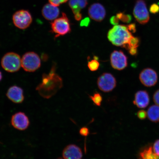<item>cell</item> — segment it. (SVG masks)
<instances>
[{
    "label": "cell",
    "instance_id": "8fae6325",
    "mask_svg": "<svg viewBox=\"0 0 159 159\" xmlns=\"http://www.w3.org/2000/svg\"><path fill=\"white\" fill-rule=\"evenodd\" d=\"M11 124L13 128L17 130L23 131L28 128L30 122L28 117L25 113L19 112L12 116Z\"/></svg>",
    "mask_w": 159,
    "mask_h": 159
},
{
    "label": "cell",
    "instance_id": "d6a6232c",
    "mask_svg": "<svg viewBox=\"0 0 159 159\" xmlns=\"http://www.w3.org/2000/svg\"><path fill=\"white\" fill-rule=\"evenodd\" d=\"M2 73L0 71V81L2 80Z\"/></svg>",
    "mask_w": 159,
    "mask_h": 159
},
{
    "label": "cell",
    "instance_id": "cb8c5ba5",
    "mask_svg": "<svg viewBox=\"0 0 159 159\" xmlns=\"http://www.w3.org/2000/svg\"><path fill=\"white\" fill-rule=\"evenodd\" d=\"M137 115L138 118L140 119V120H144V119H146L147 117H148L147 112L143 109H142V110L138 111Z\"/></svg>",
    "mask_w": 159,
    "mask_h": 159
},
{
    "label": "cell",
    "instance_id": "4fadbf2b",
    "mask_svg": "<svg viewBox=\"0 0 159 159\" xmlns=\"http://www.w3.org/2000/svg\"><path fill=\"white\" fill-rule=\"evenodd\" d=\"M62 156L64 159H81L83 153L78 146L75 144H70L63 150Z\"/></svg>",
    "mask_w": 159,
    "mask_h": 159
},
{
    "label": "cell",
    "instance_id": "f546056e",
    "mask_svg": "<svg viewBox=\"0 0 159 159\" xmlns=\"http://www.w3.org/2000/svg\"><path fill=\"white\" fill-rule=\"evenodd\" d=\"M90 20L89 18L87 17L86 18L82 20V21L80 23L81 27H88L89 24H90Z\"/></svg>",
    "mask_w": 159,
    "mask_h": 159
},
{
    "label": "cell",
    "instance_id": "9a60e30c",
    "mask_svg": "<svg viewBox=\"0 0 159 159\" xmlns=\"http://www.w3.org/2000/svg\"><path fill=\"white\" fill-rule=\"evenodd\" d=\"M87 0H70L69 5L77 21H80L82 18L81 13V10L84 9L87 5Z\"/></svg>",
    "mask_w": 159,
    "mask_h": 159
},
{
    "label": "cell",
    "instance_id": "1f68e13d",
    "mask_svg": "<svg viewBox=\"0 0 159 159\" xmlns=\"http://www.w3.org/2000/svg\"><path fill=\"white\" fill-rule=\"evenodd\" d=\"M128 27L130 32L132 31L133 33H134L136 31V25L134 24L128 25Z\"/></svg>",
    "mask_w": 159,
    "mask_h": 159
},
{
    "label": "cell",
    "instance_id": "9c48e42d",
    "mask_svg": "<svg viewBox=\"0 0 159 159\" xmlns=\"http://www.w3.org/2000/svg\"><path fill=\"white\" fill-rule=\"evenodd\" d=\"M111 66L113 68L121 70L128 66V57L121 51H114L110 56Z\"/></svg>",
    "mask_w": 159,
    "mask_h": 159
},
{
    "label": "cell",
    "instance_id": "484cf974",
    "mask_svg": "<svg viewBox=\"0 0 159 159\" xmlns=\"http://www.w3.org/2000/svg\"><path fill=\"white\" fill-rule=\"evenodd\" d=\"M152 147L154 152L159 156V139L155 141Z\"/></svg>",
    "mask_w": 159,
    "mask_h": 159
},
{
    "label": "cell",
    "instance_id": "4dcf8cb0",
    "mask_svg": "<svg viewBox=\"0 0 159 159\" xmlns=\"http://www.w3.org/2000/svg\"><path fill=\"white\" fill-rule=\"evenodd\" d=\"M159 11V7L158 5L154 4L150 8V11L152 13L157 12Z\"/></svg>",
    "mask_w": 159,
    "mask_h": 159
},
{
    "label": "cell",
    "instance_id": "ffe728a7",
    "mask_svg": "<svg viewBox=\"0 0 159 159\" xmlns=\"http://www.w3.org/2000/svg\"><path fill=\"white\" fill-rule=\"evenodd\" d=\"M140 40L138 37L133 36L131 39L126 49L131 55H135L137 53V48L140 44Z\"/></svg>",
    "mask_w": 159,
    "mask_h": 159
},
{
    "label": "cell",
    "instance_id": "6da1fadb",
    "mask_svg": "<svg viewBox=\"0 0 159 159\" xmlns=\"http://www.w3.org/2000/svg\"><path fill=\"white\" fill-rule=\"evenodd\" d=\"M53 65L48 74H43L42 82L36 87V90L43 98L49 99L55 95L63 86L62 79L55 73Z\"/></svg>",
    "mask_w": 159,
    "mask_h": 159
},
{
    "label": "cell",
    "instance_id": "ac0fdd59",
    "mask_svg": "<svg viewBox=\"0 0 159 159\" xmlns=\"http://www.w3.org/2000/svg\"><path fill=\"white\" fill-rule=\"evenodd\" d=\"M148 117L152 122H159V106L157 105H152L147 111Z\"/></svg>",
    "mask_w": 159,
    "mask_h": 159
},
{
    "label": "cell",
    "instance_id": "52a82bcc",
    "mask_svg": "<svg viewBox=\"0 0 159 159\" xmlns=\"http://www.w3.org/2000/svg\"><path fill=\"white\" fill-rule=\"evenodd\" d=\"M134 15L136 20L141 24L144 25L148 22L150 16L144 0L137 1L134 10Z\"/></svg>",
    "mask_w": 159,
    "mask_h": 159
},
{
    "label": "cell",
    "instance_id": "ba28073f",
    "mask_svg": "<svg viewBox=\"0 0 159 159\" xmlns=\"http://www.w3.org/2000/svg\"><path fill=\"white\" fill-rule=\"evenodd\" d=\"M98 88L105 93L110 92L116 85V81L112 75L110 73H103L99 77L97 80Z\"/></svg>",
    "mask_w": 159,
    "mask_h": 159
},
{
    "label": "cell",
    "instance_id": "2e32d148",
    "mask_svg": "<svg viewBox=\"0 0 159 159\" xmlns=\"http://www.w3.org/2000/svg\"><path fill=\"white\" fill-rule=\"evenodd\" d=\"M150 102L148 93L146 91L140 90L135 94L133 103L138 108L144 109L148 106Z\"/></svg>",
    "mask_w": 159,
    "mask_h": 159
},
{
    "label": "cell",
    "instance_id": "4316f807",
    "mask_svg": "<svg viewBox=\"0 0 159 159\" xmlns=\"http://www.w3.org/2000/svg\"><path fill=\"white\" fill-rule=\"evenodd\" d=\"M80 134L81 135V136L86 137L89 134V129L87 128V127H83L81 128L80 130Z\"/></svg>",
    "mask_w": 159,
    "mask_h": 159
},
{
    "label": "cell",
    "instance_id": "7402d4cb",
    "mask_svg": "<svg viewBox=\"0 0 159 159\" xmlns=\"http://www.w3.org/2000/svg\"><path fill=\"white\" fill-rule=\"evenodd\" d=\"M116 16L119 20L125 23H130L132 19V17L130 15L125 14L124 13H119L116 15Z\"/></svg>",
    "mask_w": 159,
    "mask_h": 159
},
{
    "label": "cell",
    "instance_id": "836d02e7",
    "mask_svg": "<svg viewBox=\"0 0 159 159\" xmlns=\"http://www.w3.org/2000/svg\"><path fill=\"white\" fill-rule=\"evenodd\" d=\"M57 159H63V158H57Z\"/></svg>",
    "mask_w": 159,
    "mask_h": 159
},
{
    "label": "cell",
    "instance_id": "5b68a950",
    "mask_svg": "<svg viewBox=\"0 0 159 159\" xmlns=\"http://www.w3.org/2000/svg\"><path fill=\"white\" fill-rule=\"evenodd\" d=\"M21 60V67L27 72H34L41 66V60L39 56L33 52H29L25 53Z\"/></svg>",
    "mask_w": 159,
    "mask_h": 159
},
{
    "label": "cell",
    "instance_id": "277c9868",
    "mask_svg": "<svg viewBox=\"0 0 159 159\" xmlns=\"http://www.w3.org/2000/svg\"><path fill=\"white\" fill-rule=\"evenodd\" d=\"M62 16L57 18L51 23V30L57 38L67 34L71 31L70 23L67 16L64 13Z\"/></svg>",
    "mask_w": 159,
    "mask_h": 159
},
{
    "label": "cell",
    "instance_id": "7a4b0ae2",
    "mask_svg": "<svg viewBox=\"0 0 159 159\" xmlns=\"http://www.w3.org/2000/svg\"><path fill=\"white\" fill-rule=\"evenodd\" d=\"M133 36L128 26L124 25H115L107 34L109 40L112 44L125 48Z\"/></svg>",
    "mask_w": 159,
    "mask_h": 159
},
{
    "label": "cell",
    "instance_id": "30bf717a",
    "mask_svg": "<svg viewBox=\"0 0 159 159\" xmlns=\"http://www.w3.org/2000/svg\"><path fill=\"white\" fill-rule=\"evenodd\" d=\"M158 75L156 71L151 68L144 69L139 75V79L144 86L152 87L154 86L158 80Z\"/></svg>",
    "mask_w": 159,
    "mask_h": 159
},
{
    "label": "cell",
    "instance_id": "f1b7e54d",
    "mask_svg": "<svg viewBox=\"0 0 159 159\" xmlns=\"http://www.w3.org/2000/svg\"><path fill=\"white\" fill-rule=\"evenodd\" d=\"M119 21L120 20L116 16H113L110 19V23L111 24L114 25H118Z\"/></svg>",
    "mask_w": 159,
    "mask_h": 159
},
{
    "label": "cell",
    "instance_id": "3957f363",
    "mask_svg": "<svg viewBox=\"0 0 159 159\" xmlns=\"http://www.w3.org/2000/svg\"><path fill=\"white\" fill-rule=\"evenodd\" d=\"M21 59L19 55L16 53H7L4 55L2 59V66L8 72H16L21 66Z\"/></svg>",
    "mask_w": 159,
    "mask_h": 159
},
{
    "label": "cell",
    "instance_id": "d4e9b609",
    "mask_svg": "<svg viewBox=\"0 0 159 159\" xmlns=\"http://www.w3.org/2000/svg\"><path fill=\"white\" fill-rule=\"evenodd\" d=\"M68 0H49L50 3L53 5L58 7L61 4L66 2Z\"/></svg>",
    "mask_w": 159,
    "mask_h": 159
},
{
    "label": "cell",
    "instance_id": "44dd1931",
    "mask_svg": "<svg viewBox=\"0 0 159 159\" xmlns=\"http://www.w3.org/2000/svg\"><path fill=\"white\" fill-rule=\"evenodd\" d=\"M89 98L96 106H101L102 101V97L100 93L98 92L95 93L92 96H89Z\"/></svg>",
    "mask_w": 159,
    "mask_h": 159
},
{
    "label": "cell",
    "instance_id": "e0dca14e",
    "mask_svg": "<svg viewBox=\"0 0 159 159\" xmlns=\"http://www.w3.org/2000/svg\"><path fill=\"white\" fill-rule=\"evenodd\" d=\"M42 15L45 19L48 21H53L57 18L60 13L57 7L51 3H47L42 9Z\"/></svg>",
    "mask_w": 159,
    "mask_h": 159
},
{
    "label": "cell",
    "instance_id": "5bb4252c",
    "mask_svg": "<svg viewBox=\"0 0 159 159\" xmlns=\"http://www.w3.org/2000/svg\"><path fill=\"white\" fill-rule=\"evenodd\" d=\"M7 96L9 100L16 104H20L24 100L23 89L16 85L11 86L8 89Z\"/></svg>",
    "mask_w": 159,
    "mask_h": 159
},
{
    "label": "cell",
    "instance_id": "7c38bea8",
    "mask_svg": "<svg viewBox=\"0 0 159 159\" xmlns=\"http://www.w3.org/2000/svg\"><path fill=\"white\" fill-rule=\"evenodd\" d=\"M89 14L91 19L95 21L100 22L106 16V11L103 6L99 3L93 4L89 9Z\"/></svg>",
    "mask_w": 159,
    "mask_h": 159
},
{
    "label": "cell",
    "instance_id": "603a6c76",
    "mask_svg": "<svg viewBox=\"0 0 159 159\" xmlns=\"http://www.w3.org/2000/svg\"><path fill=\"white\" fill-rule=\"evenodd\" d=\"M99 66V63L96 59L92 60L89 61L88 63V67L91 71H95L97 70Z\"/></svg>",
    "mask_w": 159,
    "mask_h": 159
},
{
    "label": "cell",
    "instance_id": "8992f818",
    "mask_svg": "<svg viewBox=\"0 0 159 159\" xmlns=\"http://www.w3.org/2000/svg\"><path fill=\"white\" fill-rule=\"evenodd\" d=\"M12 20L15 26L21 30L28 28L33 21L30 13L25 10L16 11L13 15Z\"/></svg>",
    "mask_w": 159,
    "mask_h": 159
},
{
    "label": "cell",
    "instance_id": "83f0119b",
    "mask_svg": "<svg viewBox=\"0 0 159 159\" xmlns=\"http://www.w3.org/2000/svg\"><path fill=\"white\" fill-rule=\"evenodd\" d=\"M153 99L155 104L159 106V89L154 93Z\"/></svg>",
    "mask_w": 159,
    "mask_h": 159
},
{
    "label": "cell",
    "instance_id": "d6986e66",
    "mask_svg": "<svg viewBox=\"0 0 159 159\" xmlns=\"http://www.w3.org/2000/svg\"><path fill=\"white\" fill-rule=\"evenodd\" d=\"M139 159H159V156L153 151L152 147L149 146L142 150L139 153Z\"/></svg>",
    "mask_w": 159,
    "mask_h": 159
}]
</instances>
